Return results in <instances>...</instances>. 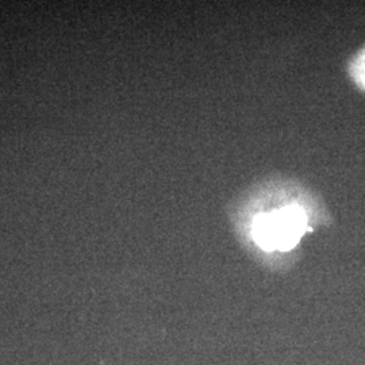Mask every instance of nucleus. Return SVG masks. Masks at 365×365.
I'll return each mask as SVG.
<instances>
[{"instance_id":"obj_2","label":"nucleus","mask_w":365,"mask_h":365,"mask_svg":"<svg viewBox=\"0 0 365 365\" xmlns=\"http://www.w3.org/2000/svg\"><path fill=\"white\" fill-rule=\"evenodd\" d=\"M361 75H363V78H364L365 81V57L364 60H363V66H361Z\"/></svg>"},{"instance_id":"obj_1","label":"nucleus","mask_w":365,"mask_h":365,"mask_svg":"<svg viewBox=\"0 0 365 365\" xmlns=\"http://www.w3.org/2000/svg\"><path fill=\"white\" fill-rule=\"evenodd\" d=\"M306 230V217L299 207H286L261 214L252 233L257 245L265 250H289Z\"/></svg>"}]
</instances>
